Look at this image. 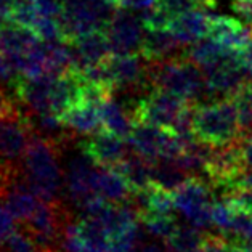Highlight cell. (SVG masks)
<instances>
[{
    "instance_id": "6da1fadb",
    "label": "cell",
    "mask_w": 252,
    "mask_h": 252,
    "mask_svg": "<svg viewBox=\"0 0 252 252\" xmlns=\"http://www.w3.org/2000/svg\"><path fill=\"white\" fill-rule=\"evenodd\" d=\"M148 79L153 89L165 90L194 104L217 101L207 84L204 71L187 57L164 61H148Z\"/></svg>"
},
{
    "instance_id": "7a4b0ae2",
    "label": "cell",
    "mask_w": 252,
    "mask_h": 252,
    "mask_svg": "<svg viewBox=\"0 0 252 252\" xmlns=\"http://www.w3.org/2000/svg\"><path fill=\"white\" fill-rule=\"evenodd\" d=\"M32 137L31 118L21 113L15 103L0 114V199L23 177L24 156Z\"/></svg>"
},
{
    "instance_id": "3957f363",
    "label": "cell",
    "mask_w": 252,
    "mask_h": 252,
    "mask_svg": "<svg viewBox=\"0 0 252 252\" xmlns=\"http://www.w3.org/2000/svg\"><path fill=\"white\" fill-rule=\"evenodd\" d=\"M58 151L60 148L57 145L37 137L35 133L28 146L23 177L40 201H61L60 194L63 188V174L58 161Z\"/></svg>"
},
{
    "instance_id": "277c9868",
    "label": "cell",
    "mask_w": 252,
    "mask_h": 252,
    "mask_svg": "<svg viewBox=\"0 0 252 252\" xmlns=\"http://www.w3.org/2000/svg\"><path fill=\"white\" fill-rule=\"evenodd\" d=\"M193 130L199 140L214 146L239 140V118L235 98L196 104Z\"/></svg>"
},
{
    "instance_id": "5b68a950",
    "label": "cell",
    "mask_w": 252,
    "mask_h": 252,
    "mask_svg": "<svg viewBox=\"0 0 252 252\" xmlns=\"http://www.w3.org/2000/svg\"><path fill=\"white\" fill-rule=\"evenodd\" d=\"M188 103L189 101L170 92L151 89L150 94L140 96L128 109H130L133 122H146V124L167 128L172 132L178 114Z\"/></svg>"
},
{
    "instance_id": "8992f818",
    "label": "cell",
    "mask_w": 252,
    "mask_h": 252,
    "mask_svg": "<svg viewBox=\"0 0 252 252\" xmlns=\"http://www.w3.org/2000/svg\"><path fill=\"white\" fill-rule=\"evenodd\" d=\"M212 196L211 185L201 177H189L174 191L175 207L198 228L212 223Z\"/></svg>"
},
{
    "instance_id": "52a82bcc",
    "label": "cell",
    "mask_w": 252,
    "mask_h": 252,
    "mask_svg": "<svg viewBox=\"0 0 252 252\" xmlns=\"http://www.w3.org/2000/svg\"><path fill=\"white\" fill-rule=\"evenodd\" d=\"M145 31V24L140 15H133L132 10L126 8L116 10L108 26L104 28L113 55L140 53Z\"/></svg>"
},
{
    "instance_id": "ba28073f",
    "label": "cell",
    "mask_w": 252,
    "mask_h": 252,
    "mask_svg": "<svg viewBox=\"0 0 252 252\" xmlns=\"http://www.w3.org/2000/svg\"><path fill=\"white\" fill-rule=\"evenodd\" d=\"M98 170H100V165L94 159H90L82 150L81 155L71 159L66 174V185L69 198L76 206L82 207L85 201L96 194Z\"/></svg>"
},
{
    "instance_id": "9c48e42d",
    "label": "cell",
    "mask_w": 252,
    "mask_h": 252,
    "mask_svg": "<svg viewBox=\"0 0 252 252\" xmlns=\"http://www.w3.org/2000/svg\"><path fill=\"white\" fill-rule=\"evenodd\" d=\"M206 74L207 84L219 100L235 96L246 85V72L248 69L238 60L236 53L230 55L220 63L202 69Z\"/></svg>"
},
{
    "instance_id": "30bf717a",
    "label": "cell",
    "mask_w": 252,
    "mask_h": 252,
    "mask_svg": "<svg viewBox=\"0 0 252 252\" xmlns=\"http://www.w3.org/2000/svg\"><path fill=\"white\" fill-rule=\"evenodd\" d=\"M81 150L100 167H116L132 151V146L126 138H121L103 128L84 140Z\"/></svg>"
},
{
    "instance_id": "8fae6325",
    "label": "cell",
    "mask_w": 252,
    "mask_h": 252,
    "mask_svg": "<svg viewBox=\"0 0 252 252\" xmlns=\"http://www.w3.org/2000/svg\"><path fill=\"white\" fill-rule=\"evenodd\" d=\"M50 72L35 79H26L23 76H16L13 81L15 94L18 100H21L31 109V113H47L50 111V94L55 79Z\"/></svg>"
},
{
    "instance_id": "7c38bea8",
    "label": "cell",
    "mask_w": 252,
    "mask_h": 252,
    "mask_svg": "<svg viewBox=\"0 0 252 252\" xmlns=\"http://www.w3.org/2000/svg\"><path fill=\"white\" fill-rule=\"evenodd\" d=\"M209 35L233 53L243 52L252 42L251 26H244L235 18L211 15Z\"/></svg>"
},
{
    "instance_id": "4fadbf2b",
    "label": "cell",
    "mask_w": 252,
    "mask_h": 252,
    "mask_svg": "<svg viewBox=\"0 0 252 252\" xmlns=\"http://www.w3.org/2000/svg\"><path fill=\"white\" fill-rule=\"evenodd\" d=\"M183 45L185 44H182L169 28L146 29L140 53L150 63L172 58H183L187 53L183 52Z\"/></svg>"
},
{
    "instance_id": "5bb4252c",
    "label": "cell",
    "mask_w": 252,
    "mask_h": 252,
    "mask_svg": "<svg viewBox=\"0 0 252 252\" xmlns=\"http://www.w3.org/2000/svg\"><path fill=\"white\" fill-rule=\"evenodd\" d=\"M211 13L206 8H194L177 15L170 20L169 29L185 45H191L199 39L209 35Z\"/></svg>"
},
{
    "instance_id": "9a60e30c",
    "label": "cell",
    "mask_w": 252,
    "mask_h": 252,
    "mask_svg": "<svg viewBox=\"0 0 252 252\" xmlns=\"http://www.w3.org/2000/svg\"><path fill=\"white\" fill-rule=\"evenodd\" d=\"M60 118L74 133L94 135L103 130L100 104L89 100H82L81 103L71 106Z\"/></svg>"
},
{
    "instance_id": "2e32d148",
    "label": "cell",
    "mask_w": 252,
    "mask_h": 252,
    "mask_svg": "<svg viewBox=\"0 0 252 252\" xmlns=\"http://www.w3.org/2000/svg\"><path fill=\"white\" fill-rule=\"evenodd\" d=\"M72 45H74L76 53H77V66L76 67L104 63V61L113 55L104 29L85 34L82 37H77L74 42H72Z\"/></svg>"
},
{
    "instance_id": "e0dca14e",
    "label": "cell",
    "mask_w": 252,
    "mask_h": 252,
    "mask_svg": "<svg viewBox=\"0 0 252 252\" xmlns=\"http://www.w3.org/2000/svg\"><path fill=\"white\" fill-rule=\"evenodd\" d=\"M31 118V124H32V130L37 137H42L48 140L50 143L57 145L58 148L64 146L72 140V132L60 116H57L52 111L47 113H32Z\"/></svg>"
},
{
    "instance_id": "ac0fdd59",
    "label": "cell",
    "mask_w": 252,
    "mask_h": 252,
    "mask_svg": "<svg viewBox=\"0 0 252 252\" xmlns=\"http://www.w3.org/2000/svg\"><path fill=\"white\" fill-rule=\"evenodd\" d=\"M96 194L103 196L109 202L124 204L132 199L133 189L126 177L111 167H100L96 177Z\"/></svg>"
},
{
    "instance_id": "d6986e66",
    "label": "cell",
    "mask_w": 252,
    "mask_h": 252,
    "mask_svg": "<svg viewBox=\"0 0 252 252\" xmlns=\"http://www.w3.org/2000/svg\"><path fill=\"white\" fill-rule=\"evenodd\" d=\"M101 111V121L103 128L114 135H118L121 138H128V135L132 132L133 119L130 114V109L122 106L119 101L114 100V95L103 100L100 104Z\"/></svg>"
},
{
    "instance_id": "ffe728a7",
    "label": "cell",
    "mask_w": 252,
    "mask_h": 252,
    "mask_svg": "<svg viewBox=\"0 0 252 252\" xmlns=\"http://www.w3.org/2000/svg\"><path fill=\"white\" fill-rule=\"evenodd\" d=\"M191 177L182 167L177 158H159L151 162V180L155 185L174 193L175 189Z\"/></svg>"
},
{
    "instance_id": "44dd1931",
    "label": "cell",
    "mask_w": 252,
    "mask_h": 252,
    "mask_svg": "<svg viewBox=\"0 0 252 252\" xmlns=\"http://www.w3.org/2000/svg\"><path fill=\"white\" fill-rule=\"evenodd\" d=\"M40 39L32 29L7 21L0 29V50L3 53H26Z\"/></svg>"
},
{
    "instance_id": "7402d4cb",
    "label": "cell",
    "mask_w": 252,
    "mask_h": 252,
    "mask_svg": "<svg viewBox=\"0 0 252 252\" xmlns=\"http://www.w3.org/2000/svg\"><path fill=\"white\" fill-rule=\"evenodd\" d=\"M116 169L126 177V180L128 182V185L132 187L133 191H141V189L148 188L153 180H151V162L146 161L143 156H140L138 153H135L133 150L128 153L124 161H121Z\"/></svg>"
},
{
    "instance_id": "603a6c76",
    "label": "cell",
    "mask_w": 252,
    "mask_h": 252,
    "mask_svg": "<svg viewBox=\"0 0 252 252\" xmlns=\"http://www.w3.org/2000/svg\"><path fill=\"white\" fill-rule=\"evenodd\" d=\"M230 55H233V52L226 50L222 44H219L211 35L209 37L206 35V37H202L189 45L185 57L189 61H193L194 64H198L201 69H206V67L214 66L220 63V61H223L225 58H228Z\"/></svg>"
},
{
    "instance_id": "cb8c5ba5",
    "label": "cell",
    "mask_w": 252,
    "mask_h": 252,
    "mask_svg": "<svg viewBox=\"0 0 252 252\" xmlns=\"http://www.w3.org/2000/svg\"><path fill=\"white\" fill-rule=\"evenodd\" d=\"M204 233L198 230V226H178L177 231L169 239H165V246L172 252H199V246Z\"/></svg>"
},
{
    "instance_id": "d4e9b609",
    "label": "cell",
    "mask_w": 252,
    "mask_h": 252,
    "mask_svg": "<svg viewBox=\"0 0 252 252\" xmlns=\"http://www.w3.org/2000/svg\"><path fill=\"white\" fill-rule=\"evenodd\" d=\"M140 222L146 226L151 235L162 238L164 241L169 239L177 231L178 225L174 214H150L140 219Z\"/></svg>"
},
{
    "instance_id": "484cf974",
    "label": "cell",
    "mask_w": 252,
    "mask_h": 252,
    "mask_svg": "<svg viewBox=\"0 0 252 252\" xmlns=\"http://www.w3.org/2000/svg\"><path fill=\"white\" fill-rule=\"evenodd\" d=\"M37 18H39V13L34 7L32 0H13V3H11L10 11H8L7 21L32 29Z\"/></svg>"
},
{
    "instance_id": "4316f807",
    "label": "cell",
    "mask_w": 252,
    "mask_h": 252,
    "mask_svg": "<svg viewBox=\"0 0 252 252\" xmlns=\"http://www.w3.org/2000/svg\"><path fill=\"white\" fill-rule=\"evenodd\" d=\"M215 3L217 0H158V7L164 10L170 18L194 8L211 10L215 7Z\"/></svg>"
},
{
    "instance_id": "83f0119b",
    "label": "cell",
    "mask_w": 252,
    "mask_h": 252,
    "mask_svg": "<svg viewBox=\"0 0 252 252\" xmlns=\"http://www.w3.org/2000/svg\"><path fill=\"white\" fill-rule=\"evenodd\" d=\"M5 252H40L37 248V244L32 238H31L29 233L18 226V228L11 233L8 239L3 244Z\"/></svg>"
},
{
    "instance_id": "f1b7e54d",
    "label": "cell",
    "mask_w": 252,
    "mask_h": 252,
    "mask_svg": "<svg viewBox=\"0 0 252 252\" xmlns=\"http://www.w3.org/2000/svg\"><path fill=\"white\" fill-rule=\"evenodd\" d=\"M231 206L228 201H214L212 206V223L222 233H230L231 230Z\"/></svg>"
},
{
    "instance_id": "f546056e",
    "label": "cell",
    "mask_w": 252,
    "mask_h": 252,
    "mask_svg": "<svg viewBox=\"0 0 252 252\" xmlns=\"http://www.w3.org/2000/svg\"><path fill=\"white\" fill-rule=\"evenodd\" d=\"M118 8H126L132 11H143L155 8L158 5V0H113Z\"/></svg>"
},
{
    "instance_id": "4dcf8cb0",
    "label": "cell",
    "mask_w": 252,
    "mask_h": 252,
    "mask_svg": "<svg viewBox=\"0 0 252 252\" xmlns=\"http://www.w3.org/2000/svg\"><path fill=\"white\" fill-rule=\"evenodd\" d=\"M244 170H252V138H239Z\"/></svg>"
},
{
    "instance_id": "1f68e13d",
    "label": "cell",
    "mask_w": 252,
    "mask_h": 252,
    "mask_svg": "<svg viewBox=\"0 0 252 252\" xmlns=\"http://www.w3.org/2000/svg\"><path fill=\"white\" fill-rule=\"evenodd\" d=\"M15 74H16V72L13 71V67H11L7 55L0 50V81L11 82V79L15 77Z\"/></svg>"
},
{
    "instance_id": "d6a6232c",
    "label": "cell",
    "mask_w": 252,
    "mask_h": 252,
    "mask_svg": "<svg viewBox=\"0 0 252 252\" xmlns=\"http://www.w3.org/2000/svg\"><path fill=\"white\" fill-rule=\"evenodd\" d=\"M239 187L246 189H252V170H244L239 178Z\"/></svg>"
},
{
    "instance_id": "836d02e7",
    "label": "cell",
    "mask_w": 252,
    "mask_h": 252,
    "mask_svg": "<svg viewBox=\"0 0 252 252\" xmlns=\"http://www.w3.org/2000/svg\"><path fill=\"white\" fill-rule=\"evenodd\" d=\"M13 104V101L10 100V98L3 94L2 90H0V114H2L3 111H7V109Z\"/></svg>"
},
{
    "instance_id": "e575fe53",
    "label": "cell",
    "mask_w": 252,
    "mask_h": 252,
    "mask_svg": "<svg viewBox=\"0 0 252 252\" xmlns=\"http://www.w3.org/2000/svg\"><path fill=\"white\" fill-rule=\"evenodd\" d=\"M246 85L249 89H252V66L248 67V72H246Z\"/></svg>"
},
{
    "instance_id": "d590c367",
    "label": "cell",
    "mask_w": 252,
    "mask_h": 252,
    "mask_svg": "<svg viewBox=\"0 0 252 252\" xmlns=\"http://www.w3.org/2000/svg\"><path fill=\"white\" fill-rule=\"evenodd\" d=\"M5 23H7V20H5V18H3L2 15H0V29H2V26H3Z\"/></svg>"
}]
</instances>
